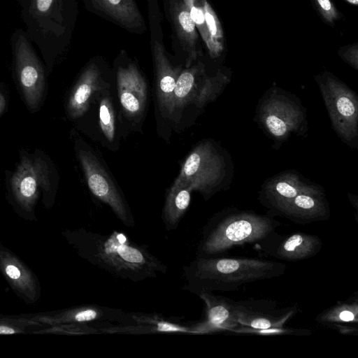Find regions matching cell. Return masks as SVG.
I'll return each instance as SVG.
<instances>
[{
  "instance_id": "obj_1",
  "label": "cell",
  "mask_w": 358,
  "mask_h": 358,
  "mask_svg": "<svg viewBox=\"0 0 358 358\" xmlns=\"http://www.w3.org/2000/svg\"><path fill=\"white\" fill-rule=\"evenodd\" d=\"M75 244L83 258L123 280L142 281L167 271L166 266L147 246L121 231L104 234L80 229L75 234Z\"/></svg>"
},
{
  "instance_id": "obj_2",
  "label": "cell",
  "mask_w": 358,
  "mask_h": 358,
  "mask_svg": "<svg viewBox=\"0 0 358 358\" xmlns=\"http://www.w3.org/2000/svg\"><path fill=\"white\" fill-rule=\"evenodd\" d=\"M287 266L272 260L245 257L196 256L183 267L185 288L196 295L233 291L244 284L279 277Z\"/></svg>"
},
{
  "instance_id": "obj_3",
  "label": "cell",
  "mask_w": 358,
  "mask_h": 358,
  "mask_svg": "<svg viewBox=\"0 0 358 358\" xmlns=\"http://www.w3.org/2000/svg\"><path fill=\"white\" fill-rule=\"evenodd\" d=\"M273 216L234 208L222 210L203 228L197 256H215L236 245L259 242L280 225Z\"/></svg>"
},
{
  "instance_id": "obj_4",
  "label": "cell",
  "mask_w": 358,
  "mask_h": 358,
  "mask_svg": "<svg viewBox=\"0 0 358 358\" xmlns=\"http://www.w3.org/2000/svg\"><path fill=\"white\" fill-rule=\"evenodd\" d=\"M229 178V161L215 143H199L183 162L172 185H187L208 200L224 187Z\"/></svg>"
},
{
  "instance_id": "obj_5",
  "label": "cell",
  "mask_w": 358,
  "mask_h": 358,
  "mask_svg": "<svg viewBox=\"0 0 358 358\" xmlns=\"http://www.w3.org/2000/svg\"><path fill=\"white\" fill-rule=\"evenodd\" d=\"M256 117L269 137L285 141L292 134H302L306 127V110L292 94L272 87L258 103Z\"/></svg>"
},
{
  "instance_id": "obj_6",
  "label": "cell",
  "mask_w": 358,
  "mask_h": 358,
  "mask_svg": "<svg viewBox=\"0 0 358 358\" xmlns=\"http://www.w3.org/2000/svg\"><path fill=\"white\" fill-rule=\"evenodd\" d=\"M331 124L342 141L351 148L358 143V96L355 92L332 73L315 76Z\"/></svg>"
},
{
  "instance_id": "obj_7",
  "label": "cell",
  "mask_w": 358,
  "mask_h": 358,
  "mask_svg": "<svg viewBox=\"0 0 358 358\" xmlns=\"http://www.w3.org/2000/svg\"><path fill=\"white\" fill-rule=\"evenodd\" d=\"M230 77L227 69H220L214 76H207L201 62L182 69L174 90L173 121L179 120L183 110L189 106L202 109L214 101L229 83Z\"/></svg>"
},
{
  "instance_id": "obj_8",
  "label": "cell",
  "mask_w": 358,
  "mask_h": 358,
  "mask_svg": "<svg viewBox=\"0 0 358 358\" xmlns=\"http://www.w3.org/2000/svg\"><path fill=\"white\" fill-rule=\"evenodd\" d=\"M148 2L157 101L160 114L164 118L173 120L174 90L182 69L173 66L166 53L157 0H148Z\"/></svg>"
},
{
  "instance_id": "obj_9",
  "label": "cell",
  "mask_w": 358,
  "mask_h": 358,
  "mask_svg": "<svg viewBox=\"0 0 358 358\" xmlns=\"http://www.w3.org/2000/svg\"><path fill=\"white\" fill-rule=\"evenodd\" d=\"M81 143L78 157L90 190L111 208L122 224L133 227L134 218L122 191L93 149L83 141Z\"/></svg>"
},
{
  "instance_id": "obj_10",
  "label": "cell",
  "mask_w": 358,
  "mask_h": 358,
  "mask_svg": "<svg viewBox=\"0 0 358 358\" xmlns=\"http://www.w3.org/2000/svg\"><path fill=\"white\" fill-rule=\"evenodd\" d=\"M116 89L122 116L131 126L137 127L145 115L149 92L147 81L136 64L127 62L117 66Z\"/></svg>"
},
{
  "instance_id": "obj_11",
  "label": "cell",
  "mask_w": 358,
  "mask_h": 358,
  "mask_svg": "<svg viewBox=\"0 0 358 358\" xmlns=\"http://www.w3.org/2000/svg\"><path fill=\"white\" fill-rule=\"evenodd\" d=\"M234 309L240 325L268 329L283 327L297 313L298 307L268 299H248L234 301Z\"/></svg>"
},
{
  "instance_id": "obj_12",
  "label": "cell",
  "mask_w": 358,
  "mask_h": 358,
  "mask_svg": "<svg viewBox=\"0 0 358 358\" xmlns=\"http://www.w3.org/2000/svg\"><path fill=\"white\" fill-rule=\"evenodd\" d=\"M257 243L262 255L284 261L310 258L322 247L318 236L303 232L280 235L274 231Z\"/></svg>"
},
{
  "instance_id": "obj_13",
  "label": "cell",
  "mask_w": 358,
  "mask_h": 358,
  "mask_svg": "<svg viewBox=\"0 0 358 358\" xmlns=\"http://www.w3.org/2000/svg\"><path fill=\"white\" fill-rule=\"evenodd\" d=\"M16 69L26 101L31 108L39 103L44 89V73L38 59L23 36L15 49Z\"/></svg>"
},
{
  "instance_id": "obj_14",
  "label": "cell",
  "mask_w": 358,
  "mask_h": 358,
  "mask_svg": "<svg viewBox=\"0 0 358 358\" xmlns=\"http://www.w3.org/2000/svg\"><path fill=\"white\" fill-rule=\"evenodd\" d=\"M311 183L297 172L284 171L265 181L259 192V199L273 215H278L287 203Z\"/></svg>"
},
{
  "instance_id": "obj_15",
  "label": "cell",
  "mask_w": 358,
  "mask_h": 358,
  "mask_svg": "<svg viewBox=\"0 0 358 358\" xmlns=\"http://www.w3.org/2000/svg\"><path fill=\"white\" fill-rule=\"evenodd\" d=\"M294 223L306 224L328 220L330 208L324 189L312 182L278 213Z\"/></svg>"
},
{
  "instance_id": "obj_16",
  "label": "cell",
  "mask_w": 358,
  "mask_h": 358,
  "mask_svg": "<svg viewBox=\"0 0 358 358\" xmlns=\"http://www.w3.org/2000/svg\"><path fill=\"white\" fill-rule=\"evenodd\" d=\"M198 296L205 303V313L203 320L192 325L194 334L234 331L241 326L235 313L234 301L213 292H202Z\"/></svg>"
},
{
  "instance_id": "obj_17",
  "label": "cell",
  "mask_w": 358,
  "mask_h": 358,
  "mask_svg": "<svg viewBox=\"0 0 358 358\" xmlns=\"http://www.w3.org/2000/svg\"><path fill=\"white\" fill-rule=\"evenodd\" d=\"M39 320L49 324L85 323L90 324H133L132 313L121 309L98 305H83L66 310L51 317H41Z\"/></svg>"
},
{
  "instance_id": "obj_18",
  "label": "cell",
  "mask_w": 358,
  "mask_h": 358,
  "mask_svg": "<svg viewBox=\"0 0 358 358\" xmlns=\"http://www.w3.org/2000/svg\"><path fill=\"white\" fill-rule=\"evenodd\" d=\"M208 53L219 57L224 49L222 27L215 10L207 0H183Z\"/></svg>"
},
{
  "instance_id": "obj_19",
  "label": "cell",
  "mask_w": 358,
  "mask_h": 358,
  "mask_svg": "<svg viewBox=\"0 0 358 358\" xmlns=\"http://www.w3.org/2000/svg\"><path fill=\"white\" fill-rule=\"evenodd\" d=\"M110 87L99 66L92 63L81 73L69 96L67 109L72 118L83 116L90 106L96 95Z\"/></svg>"
},
{
  "instance_id": "obj_20",
  "label": "cell",
  "mask_w": 358,
  "mask_h": 358,
  "mask_svg": "<svg viewBox=\"0 0 358 358\" xmlns=\"http://www.w3.org/2000/svg\"><path fill=\"white\" fill-rule=\"evenodd\" d=\"M169 13L176 36L187 53L185 67L199 55V35L196 25L183 0H169Z\"/></svg>"
},
{
  "instance_id": "obj_21",
  "label": "cell",
  "mask_w": 358,
  "mask_h": 358,
  "mask_svg": "<svg viewBox=\"0 0 358 358\" xmlns=\"http://www.w3.org/2000/svg\"><path fill=\"white\" fill-rule=\"evenodd\" d=\"M110 87L97 94L92 103L98 111V129L103 143L108 149L116 150L120 144L117 110L114 103Z\"/></svg>"
},
{
  "instance_id": "obj_22",
  "label": "cell",
  "mask_w": 358,
  "mask_h": 358,
  "mask_svg": "<svg viewBox=\"0 0 358 358\" xmlns=\"http://www.w3.org/2000/svg\"><path fill=\"white\" fill-rule=\"evenodd\" d=\"M316 320L343 334H357L358 301L357 296L338 302L319 314Z\"/></svg>"
},
{
  "instance_id": "obj_23",
  "label": "cell",
  "mask_w": 358,
  "mask_h": 358,
  "mask_svg": "<svg viewBox=\"0 0 358 358\" xmlns=\"http://www.w3.org/2000/svg\"><path fill=\"white\" fill-rule=\"evenodd\" d=\"M94 6L131 31L145 29V22L134 0H92Z\"/></svg>"
},
{
  "instance_id": "obj_24",
  "label": "cell",
  "mask_w": 358,
  "mask_h": 358,
  "mask_svg": "<svg viewBox=\"0 0 358 358\" xmlns=\"http://www.w3.org/2000/svg\"><path fill=\"white\" fill-rule=\"evenodd\" d=\"M44 175L39 166L24 161L13 179V187L20 203L27 209L31 208L37 196L38 188L45 183Z\"/></svg>"
},
{
  "instance_id": "obj_25",
  "label": "cell",
  "mask_w": 358,
  "mask_h": 358,
  "mask_svg": "<svg viewBox=\"0 0 358 358\" xmlns=\"http://www.w3.org/2000/svg\"><path fill=\"white\" fill-rule=\"evenodd\" d=\"M0 267L12 286L27 298L34 300L36 294L35 280L23 264L6 252H0Z\"/></svg>"
},
{
  "instance_id": "obj_26",
  "label": "cell",
  "mask_w": 358,
  "mask_h": 358,
  "mask_svg": "<svg viewBox=\"0 0 358 358\" xmlns=\"http://www.w3.org/2000/svg\"><path fill=\"white\" fill-rule=\"evenodd\" d=\"M192 189L187 185H172L166 198L162 219L168 231L177 228L191 200Z\"/></svg>"
},
{
  "instance_id": "obj_27",
  "label": "cell",
  "mask_w": 358,
  "mask_h": 358,
  "mask_svg": "<svg viewBox=\"0 0 358 358\" xmlns=\"http://www.w3.org/2000/svg\"><path fill=\"white\" fill-rule=\"evenodd\" d=\"M312 6L322 20L327 25L334 27L343 17L331 0H310Z\"/></svg>"
},
{
  "instance_id": "obj_28",
  "label": "cell",
  "mask_w": 358,
  "mask_h": 358,
  "mask_svg": "<svg viewBox=\"0 0 358 358\" xmlns=\"http://www.w3.org/2000/svg\"><path fill=\"white\" fill-rule=\"evenodd\" d=\"M234 332L237 333H245V334H257L260 335H281V334H297V335H306L310 334L311 332H309L308 330L306 329H285L283 327L280 328H273L268 329H254L245 326L241 325L239 327L236 329Z\"/></svg>"
},
{
  "instance_id": "obj_29",
  "label": "cell",
  "mask_w": 358,
  "mask_h": 358,
  "mask_svg": "<svg viewBox=\"0 0 358 358\" xmlns=\"http://www.w3.org/2000/svg\"><path fill=\"white\" fill-rule=\"evenodd\" d=\"M338 55L345 63L355 70H358V43L345 45L340 47Z\"/></svg>"
},
{
  "instance_id": "obj_30",
  "label": "cell",
  "mask_w": 358,
  "mask_h": 358,
  "mask_svg": "<svg viewBox=\"0 0 358 358\" xmlns=\"http://www.w3.org/2000/svg\"><path fill=\"white\" fill-rule=\"evenodd\" d=\"M54 0H35L34 6L40 13H45L50 10Z\"/></svg>"
},
{
  "instance_id": "obj_31",
  "label": "cell",
  "mask_w": 358,
  "mask_h": 358,
  "mask_svg": "<svg viewBox=\"0 0 358 358\" xmlns=\"http://www.w3.org/2000/svg\"><path fill=\"white\" fill-rule=\"evenodd\" d=\"M5 104H6L5 98H4V96H3V94H1L0 93V113H1L3 111V110L4 109Z\"/></svg>"
},
{
  "instance_id": "obj_32",
  "label": "cell",
  "mask_w": 358,
  "mask_h": 358,
  "mask_svg": "<svg viewBox=\"0 0 358 358\" xmlns=\"http://www.w3.org/2000/svg\"><path fill=\"white\" fill-rule=\"evenodd\" d=\"M343 1L352 5V6H357L358 5V0H343Z\"/></svg>"
}]
</instances>
